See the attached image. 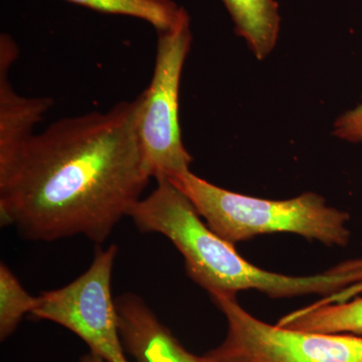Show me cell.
I'll list each match as a JSON object with an SVG mask.
<instances>
[{"mask_svg": "<svg viewBox=\"0 0 362 362\" xmlns=\"http://www.w3.org/2000/svg\"><path fill=\"white\" fill-rule=\"evenodd\" d=\"M141 96L59 119L0 168V221L37 242L103 244L152 178L138 133Z\"/></svg>", "mask_w": 362, "mask_h": 362, "instance_id": "cell-1", "label": "cell"}, {"mask_svg": "<svg viewBox=\"0 0 362 362\" xmlns=\"http://www.w3.org/2000/svg\"><path fill=\"white\" fill-rule=\"evenodd\" d=\"M169 181L189 199L209 228L230 244L278 233H295L330 247L349 243V214L328 206L314 192L285 201L258 199L216 187L190 170Z\"/></svg>", "mask_w": 362, "mask_h": 362, "instance_id": "cell-2", "label": "cell"}, {"mask_svg": "<svg viewBox=\"0 0 362 362\" xmlns=\"http://www.w3.org/2000/svg\"><path fill=\"white\" fill-rule=\"evenodd\" d=\"M173 245L185 258L188 276L209 294L237 295L256 290L274 299L310 294L328 297L349 285L341 264L325 273L304 277L263 270L240 256L233 244L218 237L199 218L178 226Z\"/></svg>", "mask_w": 362, "mask_h": 362, "instance_id": "cell-3", "label": "cell"}, {"mask_svg": "<svg viewBox=\"0 0 362 362\" xmlns=\"http://www.w3.org/2000/svg\"><path fill=\"white\" fill-rule=\"evenodd\" d=\"M157 35L153 75L140 94L138 133L152 177L158 181L187 173L192 162L183 145L178 116L181 75L192 42L187 9L169 30Z\"/></svg>", "mask_w": 362, "mask_h": 362, "instance_id": "cell-4", "label": "cell"}, {"mask_svg": "<svg viewBox=\"0 0 362 362\" xmlns=\"http://www.w3.org/2000/svg\"><path fill=\"white\" fill-rule=\"evenodd\" d=\"M228 330L202 362H362V337L289 329L259 320L245 310L237 295L213 293Z\"/></svg>", "mask_w": 362, "mask_h": 362, "instance_id": "cell-5", "label": "cell"}, {"mask_svg": "<svg viewBox=\"0 0 362 362\" xmlns=\"http://www.w3.org/2000/svg\"><path fill=\"white\" fill-rule=\"evenodd\" d=\"M118 247L97 249L92 264L73 282L42 292L30 315L59 324L83 340L106 362H130L121 337L112 273Z\"/></svg>", "mask_w": 362, "mask_h": 362, "instance_id": "cell-6", "label": "cell"}, {"mask_svg": "<svg viewBox=\"0 0 362 362\" xmlns=\"http://www.w3.org/2000/svg\"><path fill=\"white\" fill-rule=\"evenodd\" d=\"M20 49L7 33L0 35V168H6L23 153L35 136L33 129L54 105L49 97L18 94L8 78Z\"/></svg>", "mask_w": 362, "mask_h": 362, "instance_id": "cell-7", "label": "cell"}, {"mask_svg": "<svg viewBox=\"0 0 362 362\" xmlns=\"http://www.w3.org/2000/svg\"><path fill=\"white\" fill-rule=\"evenodd\" d=\"M121 337L134 362H202L159 320L144 300L133 293L116 298Z\"/></svg>", "mask_w": 362, "mask_h": 362, "instance_id": "cell-8", "label": "cell"}, {"mask_svg": "<svg viewBox=\"0 0 362 362\" xmlns=\"http://www.w3.org/2000/svg\"><path fill=\"white\" fill-rule=\"evenodd\" d=\"M235 25V32L246 40L257 59L262 61L273 52L280 33L281 16L275 0H221Z\"/></svg>", "mask_w": 362, "mask_h": 362, "instance_id": "cell-9", "label": "cell"}, {"mask_svg": "<svg viewBox=\"0 0 362 362\" xmlns=\"http://www.w3.org/2000/svg\"><path fill=\"white\" fill-rule=\"evenodd\" d=\"M277 325L289 329L362 337V294L339 303H315L287 314Z\"/></svg>", "mask_w": 362, "mask_h": 362, "instance_id": "cell-10", "label": "cell"}, {"mask_svg": "<svg viewBox=\"0 0 362 362\" xmlns=\"http://www.w3.org/2000/svg\"><path fill=\"white\" fill-rule=\"evenodd\" d=\"M98 13L130 16L149 23L157 33L169 30L185 7L173 0H66Z\"/></svg>", "mask_w": 362, "mask_h": 362, "instance_id": "cell-11", "label": "cell"}, {"mask_svg": "<svg viewBox=\"0 0 362 362\" xmlns=\"http://www.w3.org/2000/svg\"><path fill=\"white\" fill-rule=\"evenodd\" d=\"M37 297L26 292L4 263L0 265V339L4 341L16 330L26 314L32 313Z\"/></svg>", "mask_w": 362, "mask_h": 362, "instance_id": "cell-12", "label": "cell"}, {"mask_svg": "<svg viewBox=\"0 0 362 362\" xmlns=\"http://www.w3.org/2000/svg\"><path fill=\"white\" fill-rule=\"evenodd\" d=\"M333 134L349 142H362V102L337 119Z\"/></svg>", "mask_w": 362, "mask_h": 362, "instance_id": "cell-13", "label": "cell"}, {"mask_svg": "<svg viewBox=\"0 0 362 362\" xmlns=\"http://www.w3.org/2000/svg\"><path fill=\"white\" fill-rule=\"evenodd\" d=\"M362 294V281L361 282L356 283V284L349 286L345 289L340 290L335 294L330 295L328 297H324L322 299L319 300V303L328 304V303H339V302L347 301V300L352 299V298L359 296Z\"/></svg>", "mask_w": 362, "mask_h": 362, "instance_id": "cell-14", "label": "cell"}, {"mask_svg": "<svg viewBox=\"0 0 362 362\" xmlns=\"http://www.w3.org/2000/svg\"><path fill=\"white\" fill-rule=\"evenodd\" d=\"M81 362H106L104 361V359H102L101 357H99L96 356V354H92V352H90V354H85V356H82V358H81Z\"/></svg>", "mask_w": 362, "mask_h": 362, "instance_id": "cell-15", "label": "cell"}]
</instances>
